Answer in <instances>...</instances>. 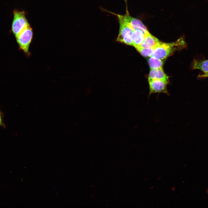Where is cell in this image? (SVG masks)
Instances as JSON below:
<instances>
[{
    "label": "cell",
    "instance_id": "obj_1",
    "mask_svg": "<svg viewBox=\"0 0 208 208\" xmlns=\"http://www.w3.org/2000/svg\"><path fill=\"white\" fill-rule=\"evenodd\" d=\"M126 5V13L124 15H121L113 13L106 9H103L107 12L109 13L116 16L118 18L120 19L123 23L128 25L133 30H139L142 32L145 35L149 32L145 25L139 19L131 16L129 12L125 1Z\"/></svg>",
    "mask_w": 208,
    "mask_h": 208
},
{
    "label": "cell",
    "instance_id": "obj_12",
    "mask_svg": "<svg viewBox=\"0 0 208 208\" xmlns=\"http://www.w3.org/2000/svg\"><path fill=\"white\" fill-rule=\"evenodd\" d=\"M136 49L142 55L147 57H151L155 48H144L138 47Z\"/></svg>",
    "mask_w": 208,
    "mask_h": 208
},
{
    "label": "cell",
    "instance_id": "obj_13",
    "mask_svg": "<svg viewBox=\"0 0 208 208\" xmlns=\"http://www.w3.org/2000/svg\"><path fill=\"white\" fill-rule=\"evenodd\" d=\"M198 77L200 78L208 77V73H205L203 75H199Z\"/></svg>",
    "mask_w": 208,
    "mask_h": 208
},
{
    "label": "cell",
    "instance_id": "obj_14",
    "mask_svg": "<svg viewBox=\"0 0 208 208\" xmlns=\"http://www.w3.org/2000/svg\"><path fill=\"white\" fill-rule=\"evenodd\" d=\"M4 125L3 122H2V120L1 117V114L0 112V126H4Z\"/></svg>",
    "mask_w": 208,
    "mask_h": 208
},
{
    "label": "cell",
    "instance_id": "obj_15",
    "mask_svg": "<svg viewBox=\"0 0 208 208\" xmlns=\"http://www.w3.org/2000/svg\"><path fill=\"white\" fill-rule=\"evenodd\" d=\"M172 190L174 191L175 190V187H171Z\"/></svg>",
    "mask_w": 208,
    "mask_h": 208
},
{
    "label": "cell",
    "instance_id": "obj_4",
    "mask_svg": "<svg viewBox=\"0 0 208 208\" xmlns=\"http://www.w3.org/2000/svg\"><path fill=\"white\" fill-rule=\"evenodd\" d=\"M13 15L12 31L16 37L29 24L24 11L15 10L13 11Z\"/></svg>",
    "mask_w": 208,
    "mask_h": 208
},
{
    "label": "cell",
    "instance_id": "obj_7",
    "mask_svg": "<svg viewBox=\"0 0 208 208\" xmlns=\"http://www.w3.org/2000/svg\"><path fill=\"white\" fill-rule=\"evenodd\" d=\"M160 42L157 38L152 35L148 32L145 35L144 39L142 43L138 47L144 48H155Z\"/></svg>",
    "mask_w": 208,
    "mask_h": 208
},
{
    "label": "cell",
    "instance_id": "obj_10",
    "mask_svg": "<svg viewBox=\"0 0 208 208\" xmlns=\"http://www.w3.org/2000/svg\"><path fill=\"white\" fill-rule=\"evenodd\" d=\"M192 67L193 69L200 70L205 73H208V60L202 61L194 60Z\"/></svg>",
    "mask_w": 208,
    "mask_h": 208
},
{
    "label": "cell",
    "instance_id": "obj_9",
    "mask_svg": "<svg viewBox=\"0 0 208 208\" xmlns=\"http://www.w3.org/2000/svg\"><path fill=\"white\" fill-rule=\"evenodd\" d=\"M145 35L139 30H133L131 36L133 46L136 48L140 46L142 43L145 38Z\"/></svg>",
    "mask_w": 208,
    "mask_h": 208
},
{
    "label": "cell",
    "instance_id": "obj_8",
    "mask_svg": "<svg viewBox=\"0 0 208 208\" xmlns=\"http://www.w3.org/2000/svg\"><path fill=\"white\" fill-rule=\"evenodd\" d=\"M148 79H156L168 82V77L164 72L163 68L151 69Z\"/></svg>",
    "mask_w": 208,
    "mask_h": 208
},
{
    "label": "cell",
    "instance_id": "obj_2",
    "mask_svg": "<svg viewBox=\"0 0 208 208\" xmlns=\"http://www.w3.org/2000/svg\"><path fill=\"white\" fill-rule=\"evenodd\" d=\"M182 40V39L180 38L176 42L170 43L160 42L155 47L151 57L161 60L166 58L178 49Z\"/></svg>",
    "mask_w": 208,
    "mask_h": 208
},
{
    "label": "cell",
    "instance_id": "obj_11",
    "mask_svg": "<svg viewBox=\"0 0 208 208\" xmlns=\"http://www.w3.org/2000/svg\"><path fill=\"white\" fill-rule=\"evenodd\" d=\"M148 62L151 69L162 68L163 63L161 59L151 57Z\"/></svg>",
    "mask_w": 208,
    "mask_h": 208
},
{
    "label": "cell",
    "instance_id": "obj_3",
    "mask_svg": "<svg viewBox=\"0 0 208 208\" xmlns=\"http://www.w3.org/2000/svg\"><path fill=\"white\" fill-rule=\"evenodd\" d=\"M33 33L29 25L16 37L20 49L27 55H29V47L32 41Z\"/></svg>",
    "mask_w": 208,
    "mask_h": 208
},
{
    "label": "cell",
    "instance_id": "obj_5",
    "mask_svg": "<svg viewBox=\"0 0 208 208\" xmlns=\"http://www.w3.org/2000/svg\"><path fill=\"white\" fill-rule=\"evenodd\" d=\"M119 24V33L116 41L129 45L133 46L131 36L133 30L118 18Z\"/></svg>",
    "mask_w": 208,
    "mask_h": 208
},
{
    "label": "cell",
    "instance_id": "obj_6",
    "mask_svg": "<svg viewBox=\"0 0 208 208\" xmlns=\"http://www.w3.org/2000/svg\"><path fill=\"white\" fill-rule=\"evenodd\" d=\"M149 92V95L156 93H165L168 94L167 86L168 81L162 80L148 79Z\"/></svg>",
    "mask_w": 208,
    "mask_h": 208
}]
</instances>
